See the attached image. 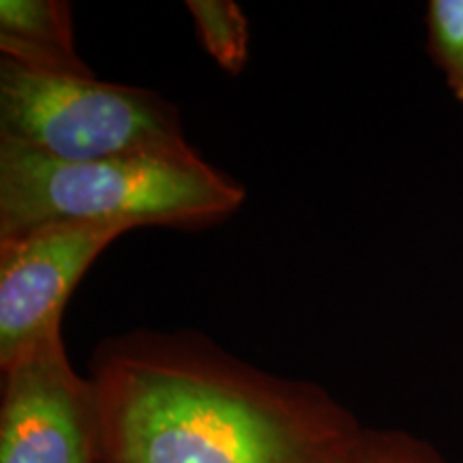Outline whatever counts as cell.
Listing matches in <instances>:
<instances>
[{"mask_svg": "<svg viewBox=\"0 0 463 463\" xmlns=\"http://www.w3.org/2000/svg\"><path fill=\"white\" fill-rule=\"evenodd\" d=\"M95 463H356L367 427L320 384L200 333L133 331L89 363Z\"/></svg>", "mask_w": 463, "mask_h": 463, "instance_id": "1", "label": "cell"}, {"mask_svg": "<svg viewBox=\"0 0 463 463\" xmlns=\"http://www.w3.org/2000/svg\"><path fill=\"white\" fill-rule=\"evenodd\" d=\"M242 202L245 189L200 153L67 164L0 142V239L50 223L204 228Z\"/></svg>", "mask_w": 463, "mask_h": 463, "instance_id": "2", "label": "cell"}, {"mask_svg": "<svg viewBox=\"0 0 463 463\" xmlns=\"http://www.w3.org/2000/svg\"><path fill=\"white\" fill-rule=\"evenodd\" d=\"M0 142L67 164L198 153L159 92L33 71L9 58L0 61Z\"/></svg>", "mask_w": 463, "mask_h": 463, "instance_id": "3", "label": "cell"}, {"mask_svg": "<svg viewBox=\"0 0 463 463\" xmlns=\"http://www.w3.org/2000/svg\"><path fill=\"white\" fill-rule=\"evenodd\" d=\"M0 463H95V395L69 361L62 324L0 364Z\"/></svg>", "mask_w": 463, "mask_h": 463, "instance_id": "4", "label": "cell"}, {"mask_svg": "<svg viewBox=\"0 0 463 463\" xmlns=\"http://www.w3.org/2000/svg\"><path fill=\"white\" fill-rule=\"evenodd\" d=\"M127 228L50 223L0 239V364L56 324L86 270Z\"/></svg>", "mask_w": 463, "mask_h": 463, "instance_id": "5", "label": "cell"}, {"mask_svg": "<svg viewBox=\"0 0 463 463\" xmlns=\"http://www.w3.org/2000/svg\"><path fill=\"white\" fill-rule=\"evenodd\" d=\"M0 52L33 71L95 75L75 48L67 0H0Z\"/></svg>", "mask_w": 463, "mask_h": 463, "instance_id": "6", "label": "cell"}, {"mask_svg": "<svg viewBox=\"0 0 463 463\" xmlns=\"http://www.w3.org/2000/svg\"><path fill=\"white\" fill-rule=\"evenodd\" d=\"M195 37L225 73L239 75L249 58V22L234 0H187Z\"/></svg>", "mask_w": 463, "mask_h": 463, "instance_id": "7", "label": "cell"}, {"mask_svg": "<svg viewBox=\"0 0 463 463\" xmlns=\"http://www.w3.org/2000/svg\"><path fill=\"white\" fill-rule=\"evenodd\" d=\"M425 24L427 54L455 99L463 103V0H430Z\"/></svg>", "mask_w": 463, "mask_h": 463, "instance_id": "8", "label": "cell"}, {"mask_svg": "<svg viewBox=\"0 0 463 463\" xmlns=\"http://www.w3.org/2000/svg\"><path fill=\"white\" fill-rule=\"evenodd\" d=\"M356 463H450L425 438L403 430L367 427Z\"/></svg>", "mask_w": 463, "mask_h": 463, "instance_id": "9", "label": "cell"}]
</instances>
